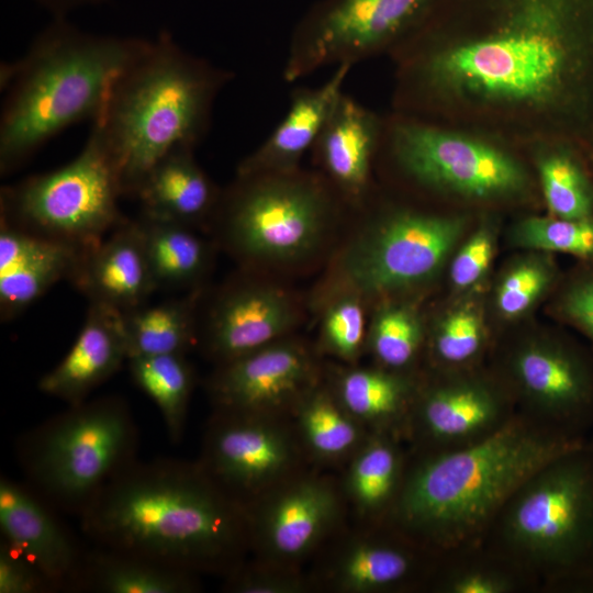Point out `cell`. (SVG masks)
Returning <instances> with one entry per match:
<instances>
[{"label": "cell", "mask_w": 593, "mask_h": 593, "mask_svg": "<svg viewBox=\"0 0 593 593\" xmlns=\"http://www.w3.org/2000/svg\"><path fill=\"white\" fill-rule=\"evenodd\" d=\"M389 57L391 111L526 154L591 137L593 0H437Z\"/></svg>", "instance_id": "obj_1"}, {"label": "cell", "mask_w": 593, "mask_h": 593, "mask_svg": "<svg viewBox=\"0 0 593 593\" xmlns=\"http://www.w3.org/2000/svg\"><path fill=\"white\" fill-rule=\"evenodd\" d=\"M94 546L225 577L250 551L247 512L198 461L136 460L79 517Z\"/></svg>", "instance_id": "obj_2"}, {"label": "cell", "mask_w": 593, "mask_h": 593, "mask_svg": "<svg viewBox=\"0 0 593 593\" xmlns=\"http://www.w3.org/2000/svg\"><path fill=\"white\" fill-rule=\"evenodd\" d=\"M584 444L517 413L503 428L475 444L410 454L403 485L387 523L438 556L477 545L529 475Z\"/></svg>", "instance_id": "obj_3"}, {"label": "cell", "mask_w": 593, "mask_h": 593, "mask_svg": "<svg viewBox=\"0 0 593 593\" xmlns=\"http://www.w3.org/2000/svg\"><path fill=\"white\" fill-rule=\"evenodd\" d=\"M148 43L96 34L68 18H52L23 56L1 65V175L22 167L68 127L93 123L115 80Z\"/></svg>", "instance_id": "obj_4"}, {"label": "cell", "mask_w": 593, "mask_h": 593, "mask_svg": "<svg viewBox=\"0 0 593 593\" xmlns=\"http://www.w3.org/2000/svg\"><path fill=\"white\" fill-rule=\"evenodd\" d=\"M233 74L183 49L168 32L113 83L92 131L118 168L123 197H133L146 172L180 146L206 136L217 96Z\"/></svg>", "instance_id": "obj_5"}, {"label": "cell", "mask_w": 593, "mask_h": 593, "mask_svg": "<svg viewBox=\"0 0 593 593\" xmlns=\"http://www.w3.org/2000/svg\"><path fill=\"white\" fill-rule=\"evenodd\" d=\"M538 592L593 593V451L581 445L529 475L483 541Z\"/></svg>", "instance_id": "obj_6"}, {"label": "cell", "mask_w": 593, "mask_h": 593, "mask_svg": "<svg viewBox=\"0 0 593 593\" xmlns=\"http://www.w3.org/2000/svg\"><path fill=\"white\" fill-rule=\"evenodd\" d=\"M378 158L411 187L454 203L494 208L540 198L524 150L394 111L384 115Z\"/></svg>", "instance_id": "obj_7"}, {"label": "cell", "mask_w": 593, "mask_h": 593, "mask_svg": "<svg viewBox=\"0 0 593 593\" xmlns=\"http://www.w3.org/2000/svg\"><path fill=\"white\" fill-rule=\"evenodd\" d=\"M138 429L119 395L88 399L16 440L24 481L58 512L78 518L137 458Z\"/></svg>", "instance_id": "obj_8"}, {"label": "cell", "mask_w": 593, "mask_h": 593, "mask_svg": "<svg viewBox=\"0 0 593 593\" xmlns=\"http://www.w3.org/2000/svg\"><path fill=\"white\" fill-rule=\"evenodd\" d=\"M327 180L300 171L237 175L214 214L224 243L245 260H291L318 244L335 210ZM338 195V194H337Z\"/></svg>", "instance_id": "obj_9"}, {"label": "cell", "mask_w": 593, "mask_h": 593, "mask_svg": "<svg viewBox=\"0 0 593 593\" xmlns=\"http://www.w3.org/2000/svg\"><path fill=\"white\" fill-rule=\"evenodd\" d=\"M115 163L91 130L82 149L66 165L1 189V219L25 231L80 249L104 238L125 219Z\"/></svg>", "instance_id": "obj_10"}, {"label": "cell", "mask_w": 593, "mask_h": 593, "mask_svg": "<svg viewBox=\"0 0 593 593\" xmlns=\"http://www.w3.org/2000/svg\"><path fill=\"white\" fill-rule=\"evenodd\" d=\"M437 0H318L295 24L283 78L296 81L326 66L388 55Z\"/></svg>", "instance_id": "obj_11"}, {"label": "cell", "mask_w": 593, "mask_h": 593, "mask_svg": "<svg viewBox=\"0 0 593 593\" xmlns=\"http://www.w3.org/2000/svg\"><path fill=\"white\" fill-rule=\"evenodd\" d=\"M517 413L571 438L593 430V360L562 339L533 336L497 354L491 368Z\"/></svg>", "instance_id": "obj_12"}, {"label": "cell", "mask_w": 593, "mask_h": 593, "mask_svg": "<svg viewBox=\"0 0 593 593\" xmlns=\"http://www.w3.org/2000/svg\"><path fill=\"white\" fill-rule=\"evenodd\" d=\"M465 212L395 208L347 251L344 273L357 292H390L432 278L469 226Z\"/></svg>", "instance_id": "obj_13"}, {"label": "cell", "mask_w": 593, "mask_h": 593, "mask_svg": "<svg viewBox=\"0 0 593 593\" xmlns=\"http://www.w3.org/2000/svg\"><path fill=\"white\" fill-rule=\"evenodd\" d=\"M516 414L492 369L433 370L418 381L405 444L413 455L456 450L490 437Z\"/></svg>", "instance_id": "obj_14"}, {"label": "cell", "mask_w": 593, "mask_h": 593, "mask_svg": "<svg viewBox=\"0 0 593 593\" xmlns=\"http://www.w3.org/2000/svg\"><path fill=\"white\" fill-rule=\"evenodd\" d=\"M304 458L290 418L213 411L197 461L227 494L247 505L301 471Z\"/></svg>", "instance_id": "obj_15"}, {"label": "cell", "mask_w": 593, "mask_h": 593, "mask_svg": "<svg viewBox=\"0 0 593 593\" xmlns=\"http://www.w3.org/2000/svg\"><path fill=\"white\" fill-rule=\"evenodd\" d=\"M345 497L331 479L303 470L245 505L256 558L300 568L334 536Z\"/></svg>", "instance_id": "obj_16"}, {"label": "cell", "mask_w": 593, "mask_h": 593, "mask_svg": "<svg viewBox=\"0 0 593 593\" xmlns=\"http://www.w3.org/2000/svg\"><path fill=\"white\" fill-rule=\"evenodd\" d=\"M338 539L309 574L313 589L338 593L428 592L439 556L389 523H361Z\"/></svg>", "instance_id": "obj_17"}, {"label": "cell", "mask_w": 593, "mask_h": 593, "mask_svg": "<svg viewBox=\"0 0 593 593\" xmlns=\"http://www.w3.org/2000/svg\"><path fill=\"white\" fill-rule=\"evenodd\" d=\"M316 385L309 350L282 338L216 365L205 384L215 412L270 418H291Z\"/></svg>", "instance_id": "obj_18"}, {"label": "cell", "mask_w": 593, "mask_h": 593, "mask_svg": "<svg viewBox=\"0 0 593 593\" xmlns=\"http://www.w3.org/2000/svg\"><path fill=\"white\" fill-rule=\"evenodd\" d=\"M57 513L25 481L1 477L2 540L37 566L57 592H76L87 550Z\"/></svg>", "instance_id": "obj_19"}, {"label": "cell", "mask_w": 593, "mask_h": 593, "mask_svg": "<svg viewBox=\"0 0 593 593\" xmlns=\"http://www.w3.org/2000/svg\"><path fill=\"white\" fill-rule=\"evenodd\" d=\"M294 314L289 298L279 289L234 284L206 311L197 345L215 365L224 363L281 339Z\"/></svg>", "instance_id": "obj_20"}, {"label": "cell", "mask_w": 593, "mask_h": 593, "mask_svg": "<svg viewBox=\"0 0 593 593\" xmlns=\"http://www.w3.org/2000/svg\"><path fill=\"white\" fill-rule=\"evenodd\" d=\"M383 120L344 92L311 149L323 177L353 205H361L369 194Z\"/></svg>", "instance_id": "obj_21"}, {"label": "cell", "mask_w": 593, "mask_h": 593, "mask_svg": "<svg viewBox=\"0 0 593 593\" xmlns=\"http://www.w3.org/2000/svg\"><path fill=\"white\" fill-rule=\"evenodd\" d=\"M89 303L125 312L157 291L137 220H124L111 235L83 248L69 278Z\"/></svg>", "instance_id": "obj_22"}, {"label": "cell", "mask_w": 593, "mask_h": 593, "mask_svg": "<svg viewBox=\"0 0 593 593\" xmlns=\"http://www.w3.org/2000/svg\"><path fill=\"white\" fill-rule=\"evenodd\" d=\"M127 358L121 312L89 303L72 346L37 387L67 405L79 404L113 377Z\"/></svg>", "instance_id": "obj_23"}, {"label": "cell", "mask_w": 593, "mask_h": 593, "mask_svg": "<svg viewBox=\"0 0 593 593\" xmlns=\"http://www.w3.org/2000/svg\"><path fill=\"white\" fill-rule=\"evenodd\" d=\"M81 250L0 219L1 320L14 318L59 280H69Z\"/></svg>", "instance_id": "obj_24"}, {"label": "cell", "mask_w": 593, "mask_h": 593, "mask_svg": "<svg viewBox=\"0 0 593 593\" xmlns=\"http://www.w3.org/2000/svg\"><path fill=\"white\" fill-rule=\"evenodd\" d=\"M354 66H336L322 85L292 91L288 111L270 135L238 165L236 175L286 174L299 169L311 150Z\"/></svg>", "instance_id": "obj_25"}, {"label": "cell", "mask_w": 593, "mask_h": 593, "mask_svg": "<svg viewBox=\"0 0 593 593\" xmlns=\"http://www.w3.org/2000/svg\"><path fill=\"white\" fill-rule=\"evenodd\" d=\"M194 149L177 147L146 172L133 195L142 214L191 228L214 216L222 193L195 160Z\"/></svg>", "instance_id": "obj_26"}, {"label": "cell", "mask_w": 593, "mask_h": 593, "mask_svg": "<svg viewBox=\"0 0 593 593\" xmlns=\"http://www.w3.org/2000/svg\"><path fill=\"white\" fill-rule=\"evenodd\" d=\"M410 451L405 441L370 433L348 460L342 492L361 523H385L401 492Z\"/></svg>", "instance_id": "obj_27"}, {"label": "cell", "mask_w": 593, "mask_h": 593, "mask_svg": "<svg viewBox=\"0 0 593 593\" xmlns=\"http://www.w3.org/2000/svg\"><path fill=\"white\" fill-rule=\"evenodd\" d=\"M418 381L414 373L380 366L354 368L340 374L334 392L370 433L390 434L405 441Z\"/></svg>", "instance_id": "obj_28"}, {"label": "cell", "mask_w": 593, "mask_h": 593, "mask_svg": "<svg viewBox=\"0 0 593 593\" xmlns=\"http://www.w3.org/2000/svg\"><path fill=\"white\" fill-rule=\"evenodd\" d=\"M198 573L147 557L94 546L87 550L76 592L195 593Z\"/></svg>", "instance_id": "obj_29"}, {"label": "cell", "mask_w": 593, "mask_h": 593, "mask_svg": "<svg viewBox=\"0 0 593 593\" xmlns=\"http://www.w3.org/2000/svg\"><path fill=\"white\" fill-rule=\"evenodd\" d=\"M136 220L156 290H200L212 261L210 244L189 226L142 213Z\"/></svg>", "instance_id": "obj_30"}, {"label": "cell", "mask_w": 593, "mask_h": 593, "mask_svg": "<svg viewBox=\"0 0 593 593\" xmlns=\"http://www.w3.org/2000/svg\"><path fill=\"white\" fill-rule=\"evenodd\" d=\"M199 296L200 290L188 291L180 298L122 312L128 358L187 355L198 342Z\"/></svg>", "instance_id": "obj_31"}, {"label": "cell", "mask_w": 593, "mask_h": 593, "mask_svg": "<svg viewBox=\"0 0 593 593\" xmlns=\"http://www.w3.org/2000/svg\"><path fill=\"white\" fill-rule=\"evenodd\" d=\"M291 423L305 457L323 463L348 461L370 434L334 391L320 385L303 398Z\"/></svg>", "instance_id": "obj_32"}, {"label": "cell", "mask_w": 593, "mask_h": 593, "mask_svg": "<svg viewBox=\"0 0 593 593\" xmlns=\"http://www.w3.org/2000/svg\"><path fill=\"white\" fill-rule=\"evenodd\" d=\"M428 592L529 593L538 588L521 568L479 542L439 556Z\"/></svg>", "instance_id": "obj_33"}, {"label": "cell", "mask_w": 593, "mask_h": 593, "mask_svg": "<svg viewBox=\"0 0 593 593\" xmlns=\"http://www.w3.org/2000/svg\"><path fill=\"white\" fill-rule=\"evenodd\" d=\"M131 379L158 407L171 443L182 439L195 376L187 355L127 359Z\"/></svg>", "instance_id": "obj_34"}, {"label": "cell", "mask_w": 593, "mask_h": 593, "mask_svg": "<svg viewBox=\"0 0 593 593\" xmlns=\"http://www.w3.org/2000/svg\"><path fill=\"white\" fill-rule=\"evenodd\" d=\"M577 154L573 147L560 144L539 146L527 154L542 203L552 216L593 217V187Z\"/></svg>", "instance_id": "obj_35"}, {"label": "cell", "mask_w": 593, "mask_h": 593, "mask_svg": "<svg viewBox=\"0 0 593 593\" xmlns=\"http://www.w3.org/2000/svg\"><path fill=\"white\" fill-rule=\"evenodd\" d=\"M485 348L486 331L480 311L472 304L455 307L434 328L429 346L433 370L480 367Z\"/></svg>", "instance_id": "obj_36"}, {"label": "cell", "mask_w": 593, "mask_h": 593, "mask_svg": "<svg viewBox=\"0 0 593 593\" xmlns=\"http://www.w3.org/2000/svg\"><path fill=\"white\" fill-rule=\"evenodd\" d=\"M424 344L418 314L407 305L391 304L376 315L368 335L369 349L380 367L413 372Z\"/></svg>", "instance_id": "obj_37"}, {"label": "cell", "mask_w": 593, "mask_h": 593, "mask_svg": "<svg viewBox=\"0 0 593 593\" xmlns=\"http://www.w3.org/2000/svg\"><path fill=\"white\" fill-rule=\"evenodd\" d=\"M512 242L526 249L566 253L581 258H591L593 257V217L525 216L513 227Z\"/></svg>", "instance_id": "obj_38"}, {"label": "cell", "mask_w": 593, "mask_h": 593, "mask_svg": "<svg viewBox=\"0 0 593 593\" xmlns=\"http://www.w3.org/2000/svg\"><path fill=\"white\" fill-rule=\"evenodd\" d=\"M552 279V267L542 258L529 257L513 265L496 289L499 313L505 318L519 317L544 294Z\"/></svg>", "instance_id": "obj_39"}, {"label": "cell", "mask_w": 593, "mask_h": 593, "mask_svg": "<svg viewBox=\"0 0 593 593\" xmlns=\"http://www.w3.org/2000/svg\"><path fill=\"white\" fill-rule=\"evenodd\" d=\"M224 580L223 589L231 593H304L313 589L300 568L259 558L244 560Z\"/></svg>", "instance_id": "obj_40"}, {"label": "cell", "mask_w": 593, "mask_h": 593, "mask_svg": "<svg viewBox=\"0 0 593 593\" xmlns=\"http://www.w3.org/2000/svg\"><path fill=\"white\" fill-rule=\"evenodd\" d=\"M365 313L359 300L345 296L333 303L326 311L322 325V343L332 355L355 361L366 338Z\"/></svg>", "instance_id": "obj_41"}, {"label": "cell", "mask_w": 593, "mask_h": 593, "mask_svg": "<svg viewBox=\"0 0 593 593\" xmlns=\"http://www.w3.org/2000/svg\"><path fill=\"white\" fill-rule=\"evenodd\" d=\"M494 246L491 223L481 222L459 248L450 265V281L456 289H468L483 278L491 264Z\"/></svg>", "instance_id": "obj_42"}, {"label": "cell", "mask_w": 593, "mask_h": 593, "mask_svg": "<svg viewBox=\"0 0 593 593\" xmlns=\"http://www.w3.org/2000/svg\"><path fill=\"white\" fill-rule=\"evenodd\" d=\"M57 592L44 572L5 541L0 544V593Z\"/></svg>", "instance_id": "obj_43"}, {"label": "cell", "mask_w": 593, "mask_h": 593, "mask_svg": "<svg viewBox=\"0 0 593 593\" xmlns=\"http://www.w3.org/2000/svg\"><path fill=\"white\" fill-rule=\"evenodd\" d=\"M561 310L593 344V276L578 281L567 291Z\"/></svg>", "instance_id": "obj_44"}, {"label": "cell", "mask_w": 593, "mask_h": 593, "mask_svg": "<svg viewBox=\"0 0 593 593\" xmlns=\"http://www.w3.org/2000/svg\"><path fill=\"white\" fill-rule=\"evenodd\" d=\"M105 0H36L52 18H68V15L81 8L97 5Z\"/></svg>", "instance_id": "obj_45"}, {"label": "cell", "mask_w": 593, "mask_h": 593, "mask_svg": "<svg viewBox=\"0 0 593 593\" xmlns=\"http://www.w3.org/2000/svg\"><path fill=\"white\" fill-rule=\"evenodd\" d=\"M586 447H589L593 451V430L590 433L585 440Z\"/></svg>", "instance_id": "obj_46"}]
</instances>
